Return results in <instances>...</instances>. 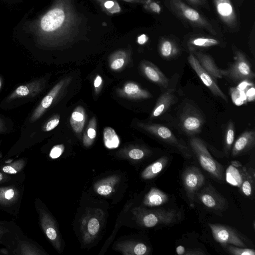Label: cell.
Returning a JSON list of instances; mask_svg holds the SVG:
<instances>
[{
	"mask_svg": "<svg viewBox=\"0 0 255 255\" xmlns=\"http://www.w3.org/2000/svg\"><path fill=\"white\" fill-rule=\"evenodd\" d=\"M81 19L69 0H59L41 18L40 30L59 39H71L79 31Z\"/></svg>",
	"mask_w": 255,
	"mask_h": 255,
	"instance_id": "cell-1",
	"label": "cell"
},
{
	"mask_svg": "<svg viewBox=\"0 0 255 255\" xmlns=\"http://www.w3.org/2000/svg\"><path fill=\"white\" fill-rule=\"evenodd\" d=\"M205 122L203 114L193 102L185 100L178 109L175 123L176 127L189 136L200 133Z\"/></svg>",
	"mask_w": 255,
	"mask_h": 255,
	"instance_id": "cell-2",
	"label": "cell"
},
{
	"mask_svg": "<svg viewBox=\"0 0 255 255\" xmlns=\"http://www.w3.org/2000/svg\"><path fill=\"white\" fill-rule=\"evenodd\" d=\"M0 245L4 246L9 251L10 255L47 254L35 241L25 235L17 225L4 234Z\"/></svg>",
	"mask_w": 255,
	"mask_h": 255,
	"instance_id": "cell-3",
	"label": "cell"
},
{
	"mask_svg": "<svg viewBox=\"0 0 255 255\" xmlns=\"http://www.w3.org/2000/svg\"><path fill=\"white\" fill-rule=\"evenodd\" d=\"M135 215L138 222L146 228L171 225L176 222L181 217L180 212L175 209L163 208L147 210L139 208L136 209Z\"/></svg>",
	"mask_w": 255,
	"mask_h": 255,
	"instance_id": "cell-4",
	"label": "cell"
},
{
	"mask_svg": "<svg viewBox=\"0 0 255 255\" xmlns=\"http://www.w3.org/2000/svg\"><path fill=\"white\" fill-rule=\"evenodd\" d=\"M190 145L193 153L203 169L214 178L224 179V168L211 155L204 142L200 138L193 136L190 140Z\"/></svg>",
	"mask_w": 255,
	"mask_h": 255,
	"instance_id": "cell-5",
	"label": "cell"
},
{
	"mask_svg": "<svg viewBox=\"0 0 255 255\" xmlns=\"http://www.w3.org/2000/svg\"><path fill=\"white\" fill-rule=\"evenodd\" d=\"M24 182L0 185V210L17 216L24 193Z\"/></svg>",
	"mask_w": 255,
	"mask_h": 255,
	"instance_id": "cell-6",
	"label": "cell"
},
{
	"mask_svg": "<svg viewBox=\"0 0 255 255\" xmlns=\"http://www.w3.org/2000/svg\"><path fill=\"white\" fill-rule=\"evenodd\" d=\"M141 127L156 138L175 148L184 157L192 156L191 151L186 143L178 138L167 127L159 124H141Z\"/></svg>",
	"mask_w": 255,
	"mask_h": 255,
	"instance_id": "cell-7",
	"label": "cell"
},
{
	"mask_svg": "<svg viewBox=\"0 0 255 255\" xmlns=\"http://www.w3.org/2000/svg\"><path fill=\"white\" fill-rule=\"evenodd\" d=\"M34 205L42 230L55 249L60 252L61 248V239L54 219L39 199H35Z\"/></svg>",
	"mask_w": 255,
	"mask_h": 255,
	"instance_id": "cell-8",
	"label": "cell"
},
{
	"mask_svg": "<svg viewBox=\"0 0 255 255\" xmlns=\"http://www.w3.org/2000/svg\"><path fill=\"white\" fill-rule=\"evenodd\" d=\"M169 3L175 14L192 25L204 28L213 35L217 34L213 25L204 16L181 0H169Z\"/></svg>",
	"mask_w": 255,
	"mask_h": 255,
	"instance_id": "cell-9",
	"label": "cell"
},
{
	"mask_svg": "<svg viewBox=\"0 0 255 255\" xmlns=\"http://www.w3.org/2000/svg\"><path fill=\"white\" fill-rule=\"evenodd\" d=\"M234 61L226 70V76L235 82L251 81L255 78L252 65L245 54L241 50L233 48Z\"/></svg>",
	"mask_w": 255,
	"mask_h": 255,
	"instance_id": "cell-10",
	"label": "cell"
},
{
	"mask_svg": "<svg viewBox=\"0 0 255 255\" xmlns=\"http://www.w3.org/2000/svg\"><path fill=\"white\" fill-rule=\"evenodd\" d=\"M179 75L174 73L170 79L167 87L159 96L151 114V118H157L165 114L177 101Z\"/></svg>",
	"mask_w": 255,
	"mask_h": 255,
	"instance_id": "cell-11",
	"label": "cell"
},
{
	"mask_svg": "<svg viewBox=\"0 0 255 255\" xmlns=\"http://www.w3.org/2000/svg\"><path fill=\"white\" fill-rule=\"evenodd\" d=\"M212 236L217 242L224 248L228 245L245 248L247 246L243 237L234 228L227 225L212 224H209Z\"/></svg>",
	"mask_w": 255,
	"mask_h": 255,
	"instance_id": "cell-12",
	"label": "cell"
},
{
	"mask_svg": "<svg viewBox=\"0 0 255 255\" xmlns=\"http://www.w3.org/2000/svg\"><path fill=\"white\" fill-rule=\"evenodd\" d=\"M182 178L186 196L192 207L196 193L204 185L205 177L198 168L190 166L184 170Z\"/></svg>",
	"mask_w": 255,
	"mask_h": 255,
	"instance_id": "cell-13",
	"label": "cell"
},
{
	"mask_svg": "<svg viewBox=\"0 0 255 255\" xmlns=\"http://www.w3.org/2000/svg\"><path fill=\"white\" fill-rule=\"evenodd\" d=\"M196 194L200 202L210 209L217 212H223L228 207L227 199L210 184H208L200 192H196Z\"/></svg>",
	"mask_w": 255,
	"mask_h": 255,
	"instance_id": "cell-14",
	"label": "cell"
},
{
	"mask_svg": "<svg viewBox=\"0 0 255 255\" xmlns=\"http://www.w3.org/2000/svg\"><path fill=\"white\" fill-rule=\"evenodd\" d=\"M188 61L191 67L212 94L228 103V100L227 96L217 84L216 79L201 66L196 58L191 53L188 57Z\"/></svg>",
	"mask_w": 255,
	"mask_h": 255,
	"instance_id": "cell-15",
	"label": "cell"
},
{
	"mask_svg": "<svg viewBox=\"0 0 255 255\" xmlns=\"http://www.w3.org/2000/svg\"><path fill=\"white\" fill-rule=\"evenodd\" d=\"M95 213H88L83 218L81 223L83 241L86 243H90L98 235L101 229V220Z\"/></svg>",
	"mask_w": 255,
	"mask_h": 255,
	"instance_id": "cell-16",
	"label": "cell"
},
{
	"mask_svg": "<svg viewBox=\"0 0 255 255\" xmlns=\"http://www.w3.org/2000/svg\"><path fill=\"white\" fill-rule=\"evenodd\" d=\"M144 75L151 82L158 86L162 90L168 86L169 80L161 71L154 64L147 61H143L140 65Z\"/></svg>",
	"mask_w": 255,
	"mask_h": 255,
	"instance_id": "cell-17",
	"label": "cell"
},
{
	"mask_svg": "<svg viewBox=\"0 0 255 255\" xmlns=\"http://www.w3.org/2000/svg\"><path fill=\"white\" fill-rule=\"evenodd\" d=\"M255 144V132L254 129L246 130L233 144L231 153L233 157L241 155L252 149Z\"/></svg>",
	"mask_w": 255,
	"mask_h": 255,
	"instance_id": "cell-18",
	"label": "cell"
},
{
	"mask_svg": "<svg viewBox=\"0 0 255 255\" xmlns=\"http://www.w3.org/2000/svg\"><path fill=\"white\" fill-rule=\"evenodd\" d=\"M192 54L201 66L215 79L222 78L225 76L226 70L219 68L210 55L201 51H195Z\"/></svg>",
	"mask_w": 255,
	"mask_h": 255,
	"instance_id": "cell-19",
	"label": "cell"
},
{
	"mask_svg": "<svg viewBox=\"0 0 255 255\" xmlns=\"http://www.w3.org/2000/svg\"><path fill=\"white\" fill-rule=\"evenodd\" d=\"M217 11L224 22L234 28L237 24L235 10L229 0H215Z\"/></svg>",
	"mask_w": 255,
	"mask_h": 255,
	"instance_id": "cell-20",
	"label": "cell"
},
{
	"mask_svg": "<svg viewBox=\"0 0 255 255\" xmlns=\"http://www.w3.org/2000/svg\"><path fill=\"white\" fill-rule=\"evenodd\" d=\"M66 83L65 80H61L51 89L48 94L42 99L40 106L37 108L32 117L35 120L38 118L52 104L54 99L56 97Z\"/></svg>",
	"mask_w": 255,
	"mask_h": 255,
	"instance_id": "cell-21",
	"label": "cell"
},
{
	"mask_svg": "<svg viewBox=\"0 0 255 255\" xmlns=\"http://www.w3.org/2000/svg\"><path fill=\"white\" fill-rule=\"evenodd\" d=\"M168 200V196L165 193L156 188H152L145 195L143 204L149 207H158L166 204Z\"/></svg>",
	"mask_w": 255,
	"mask_h": 255,
	"instance_id": "cell-22",
	"label": "cell"
},
{
	"mask_svg": "<svg viewBox=\"0 0 255 255\" xmlns=\"http://www.w3.org/2000/svg\"><path fill=\"white\" fill-rule=\"evenodd\" d=\"M168 157L164 155L145 168L141 173L144 179H151L156 177L165 168L168 162Z\"/></svg>",
	"mask_w": 255,
	"mask_h": 255,
	"instance_id": "cell-23",
	"label": "cell"
},
{
	"mask_svg": "<svg viewBox=\"0 0 255 255\" xmlns=\"http://www.w3.org/2000/svg\"><path fill=\"white\" fill-rule=\"evenodd\" d=\"M242 168V177L241 185L239 187L240 190L246 196H251L255 189V173Z\"/></svg>",
	"mask_w": 255,
	"mask_h": 255,
	"instance_id": "cell-24",
	"label": "cell"
},
{
	"mask_svg": "<svg viewBox=\"0 0 255 255\" xmlns=\"http://www.w3.org/2000/svg\"><path fill=\"white\" fill-rule=\"evenodd\" d=\"M86 120V113L84 108L81 106L77 107L72 112L70 123L73 130L77 133L82 131Z\"/></svg>",
	"mask_w": 255,
	"mask_h": 255,
	"instance_id": "cell-25",
	"label": "cell"
},
{
	"mask_svg": "<svg viewBox=\"0 0 255 255\" xmlns=\"http://www.w3.org/2000/svg\"><path fill=\"white\" fill-rule=\"evenodd\" d=\"M28 162L27 158H20L11 162L5 161L0 165V171L9 174H19L24 173Z\"/></svg>",
	"mask_w": 255,
	"mask_h": 255,
	"instance_id": "cell-26",
	"label": "cell"
},
{
	"mask_svg": "<svg viewBox=\"0 0 255 255\" xmlns=\"http://www.w3.org/2000/svg\"><path fill=\"white\" fill-rule=\"evenodd\" d=\"M124 92L127 97L133 99H147L151 97L149 92L133 82L127 83L124 86Z\"/></svg>",
	"mask_w": 255,
	"mask_h": 255,
	"instance_id": "cell-27",
	"label": "cell"
},
{
	"mask_svg": "<svg viewBox=\"0 0 255 255\" xmlns=\"http://www.w3.org/2000/svg\"><path fill=\"white\" fill-rule=\"evenodd\" d=\"M235 128L233 121L230 120L227 123L224 135L223 149L225 155L229 157L234 142Z\"/></svg>",
	"mask_w": 255,
	"mask_h": 255,
	"instance_id": "cell-28",
	"label": "cell"
},
{
	"mask_svg": "<svg viewBox=\"0 0 255 255\" xmlns=\"http://www.w3.org/2000/svg\"><path fill=\"white\" fill-rule=\"evenodd\" d=\"M220 42L216 39L199 37L191 39L188 44L190 53H193L196 48H205L218 45Z\"/></svg>",
	"mask_w": 255,
	"mask_h": 255,
	"instance_id": "cell-29",
	"label": "cell"
},
{
	"mask_svg": "<svg viewBox=\"0 0 255 255\" xmlns=\"http://www.w3.org/2000/svg\"><path fill=\"white\" fill-rule=\"evenodd\" d=\"M159 51L161 56L167 60L176 57L179 52L175 44L169 39H164L161 41Z\"/></svg>",
	"mask_w": 255,
	"mask_h": 255,
	"instance_id": "cell-30",
	"label": "cell"
},
{
	"mask_svg": "<svg viewBox=\"0 0 255 255\" xmlns=\"http://www.w3.org/2000/svg\"><path fill=\"white\" fill-rule=\"evenodd\" d=\"M105 146L109 149L117 148L120 144L119 137L115 129L111 127H106L103 131Z\"/></svg>",
	"mask_w": 255,
	"mask_h": 255,
	"instance_id": "cell-31",
	"label": "cell"
},
{
	"mask_svg": "<svg viewBox=\"0 0 255 255\" xmlns=\"http://www.w3.org/2000/svg\"><path fill=\"white\" fill-rule=\"evenodd\" d=\"M96 120L93 117L89 122L83 136V143L86 146L91 145L97 135Z\"/></svg>",
	"mask_w": 255,
	"mask_h": 255,
	"instance_id": "cell-32",
	"label": "cell"
},
{
	"mask_svg": "<svg viewBox=\"0 0 255 255\" xmlns=\"http://www.w3.org/2000/svg\"><path fill=\"white\" fill-rule=\"evenodd\" d=\"M117 180L116 177H111L101 181L96 187V192L103 196L110 195L113 192L114 184L117 182Z\"/></svg>",
	"mask_w": 255,
	"mask_h": 255,
	"instance_id": "cell-33",
	"label": "cell"
},
{
	"mask_svg": "<svg viewBox=\"0 0 255 255\" xmlns=\"http://www.w3.org/2000/svg\"><path fill=\"white\" fill-rule=\"evenodd\" d=\"M127 55L125 51H119L115 53L110 59V67L114 70H118L125 65Z\"/></svg>",
	"mask_w": 255,
	"mask_h": 255,
	"instance_id": "cell-34",
	"label": "cell"
},
{
	"mask_svg": "<svg viewBox=\"0 0 255 255\" xmlns=\"http://www.w3.org/2000/svg\"><path fill=\"white\" fill-rule=\"evenodd\" d=\"M123 251L126 255H143L147 254L148 249L147 247L142 243H135L129 245L125 246Z\"/></svg>",
	"mask_w": 255,
	"mask_h": 255,
	"instance_id": "cell-35",
	"label": "cell"
},
{
	"mask_svg": "<svg viewBox=\"0 0 255 255\" xmlns=\"http://www.w3.org/2000/svg\"><path fill=\"white\" fill-rule=\"evenodd\" d=\"M24 173L13 175L7 174L0 171V185L12 182H24Z\"/></svg>",
	"mask_w": 255,
	"mask_h": 255,
	"instance_id": "cell-36",
	"label": "cell"
},
{
	"mask_svg": "<svg viewBox=\"0 0 255 255\" xmlns=\"http://www.w3.org/2000/svg\"><path fill=\"white\" fill-rule=\"evenodd\" d=\"M225 247L227 252L234 255H255V251L254 249L240 247L232 245H228Z\"/></svg>",
	"mask_w": 255,
	"mask_h": 255,
	"instance_id": "cell-37",
	"label": "cell"
},
{
	"mask_svg": "<svg viewBox=\"0 0 255 255\" xmlns=\"http://www.w3.org/2000/svg\"><path fill=\"white\" fill-rule=\"evenodd\" d=\"M176 253L179 255H203L206 254L200 249L185 248L179 246L176 249Z\"/></svg>",
	"mask_w": 255,
	"mask_h": 255,
	"instance_id": "cell-38",
	"label": "cell"
},
{
	"mask_svg": "<svg viewBox=\"0 0 255 255\" xmlns=\"http://www.w3.org/2000/svg\"><path fill=\"white\" fill-rule=\"evenodd\" d=\"M16 225V223L13 221L0 220V241L4 234L10 230Z\"/></svg>",
	"mask_w": 255,
	"mask_h": 255,
	"instance_id": "cell-39",
	"label": "cell"
},
{
	"mask_svg": "<svg viewBox=\"0 0 255 255\" xmlns=\"http://www.w3.org/2000/svg\"><path fill=\"white\" fill-rule=\"evenodd\" d=\"M65 147L63 144L54 145L51 149L49 156L52 159L58 158L63 153Z\"/></svg>",
	"mask_w": 255,
	"mask_h": 255,
	"instance_id": "cell-40",
	"label": "cell"
},
{
	"mask_svg": "<svg viewBox=\"0 0 255 255\" xmlns=\"http://www.w3.org/2000/svg\"><path fill=\"white\" fill-rule=\"evenodd\" d=\"M60 122L59 117L57 116L49 120L44 127V130L49 131L55 128Z\"/></svg>",
	"mask_w": 255,
	"mask_h": 255,
	"instance_id": "cell-41",
	"label": "cell"
},
{
	"mask_svg": "<svg viewBox=\"0 0 255 255\" xmlns=\"http://www.w3.org/2000/svg\"><path fill=\"white\" fill-rule=\"evenodd\" d=\"M145 155L144 151L139 148H133L128 152V156L133 159H142Z\"/></svg>",
	"mask_w": 255,
	"mask_h": 255,
	"instance_id": "cell-42",
	"label": "cell"
},
{
	"mask_svg": "<svg viewBox=\"0 0 255 255\" xmlns=\"http://www.w3.org/2000/svg\"><path fill=\"white\" fill-rule=\"evenodd\" d=\"M29 89L25 86H20L15 90L16 95L20 96H25L28 94Z\"/></svg>",
	"mask_w": 255,
	"mask_h": 255,
	"instance_id": "cell-43",
	"label": "cell"
},
{
	"mask_svg": "<svg viewBox=\"0 0 255 255\" xmlns=\"http://www.w3.org/2000/svg\"><path fill=\"white\" fill-rule=\"evenodd\" d=\"M115 5H118V3L112 0H107L104 3V7L110 12H111V9Z\"/></svg>",
	"mask_w": 255,
	"mask_h": 255,
	"instance_id": "cell-44",
	"label": "cell"
},
{
	"mask_svg": "<svg viewBox=\"0 0 255 255\" xmlns=\"http://www.w3.org/2000/svg\"><path fill=\"white\" fill-rule=\"evenodd\" d=\"M149 7L154 12L159 13L161 10V7L158 4L155 2H151L149 4Z\"/></svg>",
	"mask_w": 255,
	"mask_h": 255,
	"instance_id": "cell-45",
	"label": "cell"
},
{
	"mask_svg": "<svg viewBox=\"0 0 255 255\" xmlns=\"http://www.w3.org/2000/svg\"><path fill=\"white\" fill-rule=\"evenodd\" d=\"M191 3L197 5H202L207 7L208 3L206 0H188Z\"/></svg>",
	"mask_w": 255,
	"mask_h": 255,
	"instance_id": "cell-46",
	"label": "cell"
},
{
	"mask_svg": "<svg viewBox=\"0 0 255 255\" xmlns=\"http://www.w3.org/2000/svg\"><path fill=\"white\" fill-rule=\"evenodd\" d=\"M147 40V36L145 34H142L138 37L137 42L138 44L142 45L145 43Z\"/></svg>",
	"mask_w": 255,
	"mask_h": 255,
	"instance_id": "cell-47",
	"label": "cell"
},
{
	"mask_svg": "<svg viewBox=\"0 0 255 255\" xmlns=\"http://www.w3.org/2000/svg\"><path fill=\"white\" fill-rule=\"evenodd\" d=\"M102 83V78L100 75H97L94 80V86L95 88H98Z\"/></svg>",
	"mask_w": 255,
	"mask_h": 255,
	"instance_id": "cell-48",
	"label": "cell"
},
{
	"mask_svg": "<svg viewBox=\"0 0 255 255\" xmlns=\"http://www.w3.org/2000/svg\"><path fill=\"white\" fill-rule=\"evenodd\" d=\"M231 163L232 166L236 168H239L242 166V164L237 160L232 161Z\"/></svg>",
	"mask_w": 255,
	"mask_h": 255,
	"instance_id": "cell-49",
	"label": "cell"
},
{
	"mask_svg": "<svg viewBox=\"0 0 255 255\" xmlns=\"http://www.w3.org/2000/svg\"><path fill=\"white\" fill-rule=\"evenodd\" d=\"M125 0L131 2L142 3L145 4L150 0Z\"/></svg>",
	"mask_w": 255,
	"mask_h": 255,
	"instance_id": "cell-50",
	"label": "cell"
},
{
	"mask_svg": "<svg viewBox=\"0 0 255 255\" xmlns=\"http://www.w3.org/2000/svg\"><path fill=\"white\" fill-rule=\"evenodd\" d=\"M0 255H10V253L9 251L4 248L0 249Z\"/></svg>",
	"mask_w": 255,
	"mask_h": 255,
	"instance_id": "cell-51",
	"label": "cell"
},
{
	"mask_svg": "<svg viewBox=\"0 0 255 255\" xmlns=\"http://www.w3.org/2000/svg\"><path fill=\"white\" fill-rule=\"evenodd\" d=\"M2 157L1 154L0 153V158Z\"/></svg>",
	"mask_w": 255,
	"mask_h": 255,
	"instance_id": "cell-52",
	"label": "cell"
},
{
	"mask_svg": "<svg viewBox=\"0 0 255 255\" xmlns=\"http://www.w3.org/2000/svg\"></svg>",
	"mask_w": 255,
	"mask_h": 255,
	"instance_id": "cell-53",
	"label": "cell"
}]
</instances>
